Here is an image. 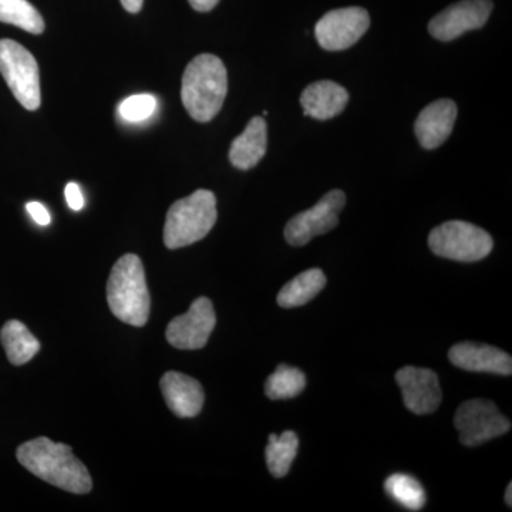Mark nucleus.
<instances>
[{"label": "nucleus", "instance_id": "obj_1", "mask_svg": "<svg viewBox=\"0 0 512 512\" xmlns=\"http://www.w3.org/2000/svg\"><path fill=\"white\" fill-rule=\"evenodd\" d=\"M16 457L33 476L73 494L92 491L89 470L73 454L72 447L55 443L47 437H37L19 446Z\"/></svg>", "mask_w": 512, "mask_h": 512}, {"label": "nucleus", "instance_id": "obj_2", "mask_svg": "<svg viewBox=\"0 0 512 512\" xmlns=\"http://www.w3.org/2000/svg\"><path fill=\"white\" fill-rule=\"evenodd\" d=\"M228 93L227 67L220 57L200 55L185 69L181 100L195 121L208 123L220 113Z\"/></svg>", "mask_w": 512, "mask_h": 512}, {"label": "nucleus", "instance_id": "obj_3", "mask_svg": "<svg viewBox=\"0 0 512 512\" xmlns=\"http://www.w3.org/2000/svg\"><path fill=\"white\" fill-rule=\"evenodd\" d=\"M110 311L127 325H146L150 318L151 298L143 262L134 254L121 256L111 269L107 282Z\"/></svg>", "mask_w": 512, "mask_h": 512}, {"label": "nucleus", "instance_id": "obj_4", "mask_svg": "<svg viewBox=\"0 0 512 512\" xmlns=\"http://www.w3.org/2000/svg\"><path fill=\"white\" fill-rule=\"evenodd\" d=\"M214 192L198 190L171 205L164 225V244L168 249L188 247L210 234L217 222Z\"/></svg>", "mask_w": 512, "mask_h": 512}, {"label": "nucleus", "instance_id": "obj_5", "mask_svg": "<svg viewBox=\"0 0 512 512\" xmlns=\"http://www.w3.org/2000/svg\"><path fill=\"white\" fill-rule=\"evenodd\" d=\"M434 255L457 262H477L493 251L494 241L483 228L466 221H447L430 232Z\"/></svg>", "mask_w": 512, "mask_h": 512}, {"label": "nucleus", "instance_id": "obj_6", "mask_svg": "<svg viewBox=\"0 0 512 512\" xmlns=\"http://www.w3.org/2000/svg\"><path fill=\"white\" fill-rule=\"evenodd\" d=\"M0 74L26 110L39 109L42 103L39 66L28 49L15 40H0Z\"/></svg>", "mask_w": 512, "mask_h": 512}, {"label": "nucleus", "instance_id": "obj_7", "mask_svg": "<svg viewBox=\"0 0 512 512\" xmlns=\"http://www.w3.org/2000/svg\"><path fill=\"white\" fill-rule=\"evenodd\" d=\"M454 426L460 434L461 444L477 447L511 430V421L490 400L474 399L457 409Z\"/></svg>", "mask_w": 512, "mask_h": 512}, {"label": "nucleus", "instance_id": "obj_8", "mask_svg": "<svg viewBox=\"0 0 512 512\" xmlns=\"http://www.w3.org/2000/svg\"><path fill=\"white\" fill-rule=\"evenodd\" d=\"M346 205L345 192L333 190L320 198L311 210L295 215L286 224L285 239L292 247H303L319 235L338 227L339 214Z\"/></svg>", "mask_w": 512, "mask_h": 512}, {"label": "nucleus", "instance_id": "obj_9", "mask_svg": "<svg viewBox=\"0 0 512 512\" xmlns=\"http://www.w3.org/2000/svg\"><path fill=\"white\" fill-rule=\"evenodd\" d=\"M369 28L370 16L367 10L353 6L326 13L316 23L315 37L322 49L340 52L356 45Z\"/></svg>", "mask_w": 512, "mask_h": 512}, {"label": "nucleus", "instance_id": "obj_10", "mask_svg": "<svg viewBox=\"0 0 512 512\" xmlns=\"http://www.w3.org/2000/svg\"><path fill=\"white\" fill-rule=\"evenodd\" d=\"M217 325L214 305L208 298H198L192 302L184 315L177 316L168 325V343L175 349L198 350L207 345L212 330Z\"/></svg>", "mask_w": 512, "mask_h": 512}, {"label": "nucleus", "instance_id": "obj_11", "mask_svg": "<svg viewBox=\"0 0 512 512\" xmlns=\"http://www.w3.org/2000/svg\"><path fill=\"white\" fill-rule=\"evenodd\" d=\"M491 12V0H461L430 20V35L441 42H451L468 30L483 28Z\"/></svg>", "mask_w": 512, "mask_h": 512}, {"label": "nucleus", "instance_id": "obj_12", "mask_svg": "<svg viewBox=\"0 0 512 512\" xmlns=\"http://www.w3.org/2000/svg\"><path fill=\"white\" fill-rule=\"evenodd\" d=\"M396 382L402 389L404 406L410 412L423 416L439 409L440 382L433 370L406 366L396 373Z\"/></svg>", "mask_w": 512, "mask_h": 512}, {"label": "nucleus", "instance_id": "obj_13", "mask_svg": "<svg viewBox=\"0 0 512 512\" xmlns=\"http://www.w3.org/2000/svg\"><path fill=\"white\" fill-rule=\"evenodd\" d=\"M448 359L454 366L467 372L493 373L501 376H510L512 373V359L508 353L481 343H458L448 352Z\"/></svg>", "mask_w": 512, "mask_h": 512}, {"label": "nucleus", "instance_id": "obj_14", "mask_svg": "<svg viewBox=\"0 0 512 512\" xmlns=\"http://www.w3.org/2000/svg\"><path fill=\"white\" fill-rule=\"evenodd\" d=\"M457 104L450 99L434 101L424 107L414 123V133L424 150L440 147L453 133L457 120Z\"/></svg>", "mask_w": 512, "mask_h": 512}, {"label": "nucleus", "instance_id": "obj_15", "mask_svg": "<svg viewBox=\"0 0 512 512\" xmlns=\"http://www.w3.org/2000/svg\"><path fill=\"white\" fill-rule=\"evenodd\" d=\"M161 392L168 409L181 419H190L201 413L205 402L204 389L198 380L178 372L161 377Z\"/></svg>", "mask_w": 512, "mask_h": 512}, {"label": "nucleus", "instance_id": "obj_16", "mask_svg": "<svg viewBox=\"0 0 512 512\" xmlns=\"http://www.w3.org/2000/svg\"><path fill=\"white\" fill-rule=\"evenodd\" d=\"M348 103V90L330 80L309 84L301 94L303 114L316 120H330L339 116Z\"/></svg>", "mask_w": 512, "mask_h": 512}, {"label": "nucleus", "instance_id": "obj_17", "mask_svg": "<svg viewBox=\"0 0 512 512\" xmlns=\"http://www.w3.org/2000/svg\"><path fill=\"white\" fill-rule=\"evenodd\" d=\"M266 146H268L266 121L262 117H254L245 127L244 133L232 141L229 148V161L238 170H251L264 158Z\"/></svg>", "mask_w": 512, "mask_h": 512}, {"label": "nucleus", "instance_id": "obj_18", "mask_svg": "<svg viewBox=\"0 0 512 512\" xmlns=\"http://www.w3.org/2000/svg\"><path fill=\"white\" fill-rule=\"evenodd\" d=\"M0 342L13 366L26 365L40 350L39 340L19 320H8L3 325Z\"/></svg>", "mask_w": 512, "mask_h": 512}, {"label": "nucleus", "instance_id": "obj_19", "mask_svg": "<svg viewBox=\"0 0 512 512\" xmlns=\"http://www.w3.org/2000/svg\"><path fill=\"white\" fill-rule=\"evenodd\" d=\"M325 286L326 276L322 269H308L288 282L279 292L276 301L281 308H299L316 298Z\"/></svg>", "mask_w": 512, "mask_h": 512}, {"label": "nucleus", "instance_id": "obj_20", "mask_svg": "<svg viewBox=\"0 0 512 512\" xmlns=\"http://www.w3.org/2000/svg\"><path fill=\"white\" fill-rule=\"evenodd\" d=\"M299 439L293 431H284L281 436L271 434L265 448L266 466L276 478L285 477L291 470L298 454Z\"/></svg>", "mask_w": 512, "mask_h": 512}, {"label": "nucleus", "instance_id": "obj_21", "mask_svg": "<svg viewBox=\"0 0 512 512\" xmlns=\"http://www.w3.org/2000/svg\"><path fill=\"white\" fill-rule=\"evenodd\" d=\"M0 22L18 26L32 35L45 32V20L28 0H0Z\"/></svg>", "mask_w": 512, "mask_h": 512}, {"label": "nucleus", "instance_id": "obj_22", "mask_svg": "<svg viewBox=\"0 0 512 512\" xmlns=\"http://www.w3.org/2000/svg\"><path fill=\"white\" fill-rule=\"evenodd\" d=\"M387 495L406 510L420 511L426 505V491L423 485L407 474H393L384 483Z\"/></svg>", "mask_w": 512, "mask_h": 512}, {"label": "nucleus", "instance_id": "obj_23", "mask_svg": "<svg viewBox=\"0 0 512 512\" xmlns=\"http://www.w3.org/2000/svg\"><path fill=\"white\" fill-rule=\"evenodd\" d=\"M306 386L302 370L288 365H279L266 379L265 394L271 400H286L299 396Z\"/></svg>", "mask_w": 512, "mask_h": 512}, {"label": "nucleus", "instance_id": "obj_24", "mask_svg": "<svg viewBox=\"0 0 512 512\" xmlns=\"http://www.w3.org/2000/svg\"><path fill=\"white\" fill-rule=\"evenodd\" d=\"M157 100L151 94H136L128 97L120 104L119 114L121 119L138 123L150 119L156 111Z\"/></svg>", "mask_w": 512, "mask_h": 512}, {"label": "nucleus", "instance_id": "obj_25", "mask_svg": "<svg viewBox=\"0 0 512 512\" xmlns=\"http://www.w3.org/2000/svg\"><path fill=\"white\" fill-rule=\"evenodd\" d=\"M64 195H66L67 204H69L73 211L82 210L84 207V197L79 185L74 183L67 184Z\"/></svg>", "mask_w": 512, "mask_h": 512}, {"label": "nucleus", "instance_id": "obj_26", "mask_svg": "<svg viewBox=\"0 0 512 512\" xmlns=\"http://www.w3.org/2000/svg\"><path fill=\"white\" fill-rule=\"evenodd\" d=\"M26 210H28L30 217L35 220L36 224L49 225L50 224V214L49 211L46 210L45 205L40 204V202L32 201L26 204Z\"/></svg>", "mask_w": 512, "mask_h": 512}, {"label": "nucleus", "instance_id": "obj_27", "mask_svg": "<svg viewBox=\"0 0 512 512\" xmlns=\"http://www.w3.org/2000/svg\"><path fill=\"white\" fill-rule=\"evenodd\" d=\"M188 2H190L192 9L197 10V12H210L218 5L220 0H188Z\"/></svg>", "mask_w": 512, "mask_h": 512}, {"label": "nucleus", "instance_id": "obj_28", "mask_svg": "<svg viewBox=\"0 0 512 512\" xmlns=\"http://www.w3.org/2000/svg\"><path fill=\"white\" fill-rule=\"evenodd\" d=\"M144 0H121L123 8L130 13H138L143 8Z\"/></svg>", "mask_w": 512, "mask_h": 512}, {"label": "nucleus", "instance_id": "obj_29", "mask_svg": "<svg viewBox=\"0 0 512 512\" xmlns=\"http://www.w3.org/2000/svg\"><path fill=\"white\" fill-rule=\"evenodd\" d=\"M512 485H508L507 491H505V503L512 505Z\"/></svg>", "mask_w": 512, "mask_h": 512}]
</instances>
